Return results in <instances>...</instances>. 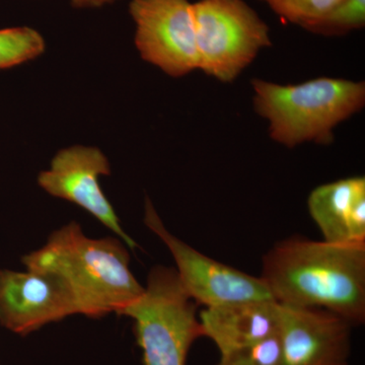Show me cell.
I'll use <instances>...</instances> for the list:
<instances>
[{
  "label": "cell",
  "instance_id": "obj_1",
  "mask_svg": "<svg viewBox=\"0 0 365 365\" xmlns=\"http://www.w3.org/2000/svg\"><path fill=\"white\" fill-rule=\"evenodd\" d=\"M260 277L283 306L319 307L350 324L365 321V244L292 237L263 258Z\"/></svg>",
  "mask_w": 365,
  "mask_h": 365
},
{
  "label": "cell",
  "instance_id": "obj_2",
  "mask_svg": "<svg viewBox=\"0 0 365 365\" xmlns=\"http://www.w3.org/2000/svg\"><path fill=\"white\" fill-rule=\"evenodd\" d=\"M128 247L116 237L91 239L78 222L54 230L42 248L21 258L26 269L50 274L63 285L76 314H119L143 294L129 267Z\"/></svg>",
  "mask_w": 365,
  "mask_h": 365
},
{
  "label": "cell",
  "instance_id": "obj_3",
  "mask_svg": "<svg viewBox=\"0 0 365 365\" xmlns=\"http://www.w3.org/2000/svg\"><path fill=\"white\" fill-rule=\"evenodd\" d=\"M252 88L255 111L267 120L271 139L288 148L329 145L334 129L365 106L364 81L319 78L283 86L254 78Z\"/></svg>",
  "mask_w": 365,
  "mask_h": 365
},
{
  "label": "cell",
  "instance_id": "obj_4",
  "mask_svg": "<svg viewBox=\"0 0 365 365\" xmlns=\"http://www.w3.org/2000/svg\"><path fill=\"white\" fill-rule=\"evenodd\" d=\"M197 307L175 269H151L143 294L120 314L133 319L144 365H186L191 346L203 337Z\"/></svg>",
  "mask_w": 365,
  "mask_h": 365
},
{
  "label": "cell",
  "instance_id": "obj_5",
  "mask_svg": "<svg viewBox=\"0 0 365 365\" xmlns=\"http://www.w3.org/2000/svg\"><path fill=\"white\" fill-rule=\"evenodd\" d=\"M199 69L232 83L272 45L270 30L244 0H198L192 4Z\"/></svg>",
  "mask_w": 365,
  "mask_h": 365
},
{
  "label": "cell",
  "instance_id": "obj_6",
  "mask_svg": "<svg viewBox=\"0 0 365 365\" xmlns=\"http://www.w3.org/2000/svg\"><path fill=\"white\" fill-rule=\"evenodd\" d=\"M144 223L169 249L182 288L198 306L210 307L246 300L272 299L261 277H255L209 258L170 234L148 199Z\"/></svg>",
  "mask_w": 365,
  "mask_h": 365
},
{
  "label": "cell",
  "instance_id": "obj_7",
  "mask_svg": "<svg viewBox=\"0 0 365 365\" xmlns=\"http://www.w3.org/2000/svg\"><path fill=\"white\" fill-rule=\"evenodd\" d=\"M141 58L173 78L199 69L195 24L189 0H132Z\"/></svg>",
  "mask_w": 365,
  "mask_h": 365
},
{
  "label": "cell",
  "instance_id": "obj_8",
  "mask_svg": "<svg viewBox=\"0 0 365 365\" xmlns=\"http://www.w3.org/2000/svg\"><path fill=\"white\" fill-rule=\"evenodd\" d=\"M110 174V163L102 150L93 146L73 145L56 153L49 169L40 173L38 184L49 195L83 208L134 250L138 247L136 242L124 232L116 211L101 187L100 178Z\"/></svg>",
  "mask_w": 365,
  "mask_h": 365
},
{
  "label": "cell",
  "instance_id": "obj_9",
  "mask_svg": "<svg viewBox=\"0 0 365 365\" xmlns=\"http://www.w3.org/2000/svg\"><path fill=\"white\" fill-rule=\"evenodd\" d=\"M350 325L327 309L279 304L283 365H347Z\"/></svg>",
  "mask_w": 365,
  "mask_h": 365
},
{
  "label": "cell",
  "instance_id": "obj_10",
  "mask_svg": "<svg viewBox=\"0 0 365 365\" xmlns=\"http://www.w3.org/2000/svg\"><path fill=\"white\" fill-rule=\"evenodd\" d=\"M76 314L71 297L50 274L0 270V325L26 336Z\"/></svg>",
  "mask_w": 365,
  "mask_h": 365
},
{
  "label": "cell",
  "instance_id": "obj_11",
  "mask_svg": "<svg viewBox=\"0 0 365 365\" xmlns=\"http://www.w3.org/2000/svg\"><path fill=\"white\" fill-rule=\"evenodd\" d=\"M198 317L203 337L212 341L220 354L258 344L279 331V304L272 299L205 307Z\"/></svg>",
  "mask_w": 365,
  "mask_h": 365
},
{
  "label": "cell",
  "instance_id": "obj_12",
  "mask_svg": "<svg viewBox=\"0 0 365 365\" xmlns=\"http://www.w3.org/2000/svg\"><path fill=\"white\" fill-rule=\"evenodd\" d=\"M309 212L324 241L365 244V178L351 177L314 188L307 199Z\"/></svg>",
  "mask_w": 365,
  "mask_h": 365
},
{
  "label": "cell",
  "instance_id": "obj_13",
  "mask_svg": "<svg viewBox=\"0 0 365 365\" xmlns=\"http://www.w3.org/2000/svg\"><path fill=\"white\" fill-rule=\"evenodd\" d=\"M44 38L29 26L0 30V69L20 66L45 51Z\"/></svg>",
  "mask_w": 365,
  "mask_h": 365
},
{
  "label": "cell",
  "instance_id": "obj_14",
  "mask_svg": "<svg viewBox=\"0 0 365 365\" xmlns=\"http://www.w3.org/2000/svg\"><path fill=\"white\" fill-rule=\"evenodd\" d=\"M279 18L309 31L342 0H260Z\"/></svg>",
  "mask_w": 365,
  "mask_h": 365
},
{
  "label": "cell",
  "instance_id": "obj_15",
  "mask_svg": "<svg viewBox=\"0 0 365 365\" xmlns=\"http://www.w3.org/2000/svg\"><path fill=\"white\" fill-rule=\"evenodd\" d=\"M365 25V0H342L331 9L309 32L323 36L344 35Z\"/></svg>",
  "mask_w": 365,
  "mask_h": 365
},
{
  "label": "cell",
  "instance_id": "obj_16",
  "mask_svg": "<svg viewBox=\"0 0 365 365\" xmlns=\"http://www.w3.org/2000/svg\"><path fill=\"white\" fill-rule=\"evenodd\" d=\"M216 365H283L278 334L258 344L220 354Z\"/></svg>",
  "mask_w": 365,
  "mask_h": 365
},
{
  "label": "cell",
  "instance_id": "obj_17",
  "mask_svg": "<svg viewBox=\"0 0 365 365\" xmlns=\"http://www.w3.org/2000/svg\"><path fill=\"white\" fill-rule=\"evenodd\" d=\"M113 1L115 0H71V4L76 7H98Z\"/></svg>",
  "mask_w": 365,
  "mask_h": 365
}]
</instances>
